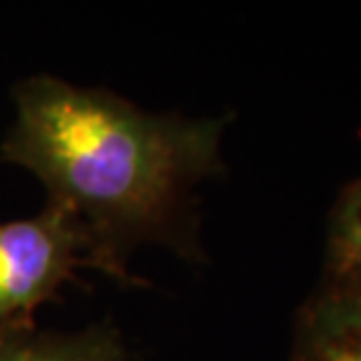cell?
Returning <instances> with one entry per match:
<instances>
[{
    "label": "cell",
    "instance_id": "cell-1",
    "mask_svg": "<svg viewBox=\"0 0 361 361\" xmlns=\"http://www.w3.org/2000/svg\"><path fill=\"white\" fill-rule=\"evenodd\" d=\"M12 99L0 157L35 174L47 202L73 216L87 268L120 284H146L129 272L141 244L202 258L192 190L226 169V120L148 113L111 90L56 75L19 80Z\"/></svg>",
    "mask_w": 361,
    "mask_h": 361
},
{
    "label": "cell",
    "instance_id": "cell-2",
    "mask_svg": "<svg viewBox=\"0 0 361 361\" xmlns=\"http://www.w3.org/2000/svg\"><path fill=\"white\" fill-rule=\"evenodd\" d=\"M85 265V242L66 209L45 202L28 219L0 223V324H28Z\"/></svg>",
    "mask_w": 361,
    "mask_h": 361
},
{
    "label": "cell",
    "instance_id": "cell-3",
    "mask_svg": "<svg viewBox=\"0 0 361 361\" xmlns=\"http://www.w3.org/2000/svg\"><path fill=\"white\" fill-rule=\"evenodd\" d=\"M291 361H361V288L329 279L302 307Z\"/></svg>",
    "mask_w": 361,
    "mask_h": 361
},
{
    "label": "cell",
    "instance_id": "cell-4",
    "mask_svg": "<svg viewBox=\"0 0 361 361\" xmlns=\"http://www.w3.org/2000/svg\"><path fill=\"white\" fill-rule=\"evenodd\" d=\"M0 361H127V348L111 322L80 331L0 324Z\"/></svg>",
    "mask_w": 361,
    "mask_h": 361
},
{
    "label": "cell",
    "instance_id": "cell-5",
    "mask_svg": "<svg viewBox=\"0 0 361 361\" xmlns=\"http://www.w3.org/2000/svg\"><path fill=\"white\" fill-rule=\"evenodd\" d=\"M329 279L361 284V178L343 192L331 216Z\"/></svg>",
    "mask_w": 361,
    "mask_h": 361
},
{
    "label": "cell",
    "instance_id": "cell-6",
    "mask_svg": "<svg viewBox=\"0 0 361 361\" xmlns=\"http://www.w3.org/2000/svg\"><path fill=\"white\" fill-rule=\"evenodd\" d=\"M348 284H350V281H348ZM355 286H359V288H361V284H355Z\"/></svg>",
    "mask_w": 361,
    "mask_h": 361
}]
</instances>
